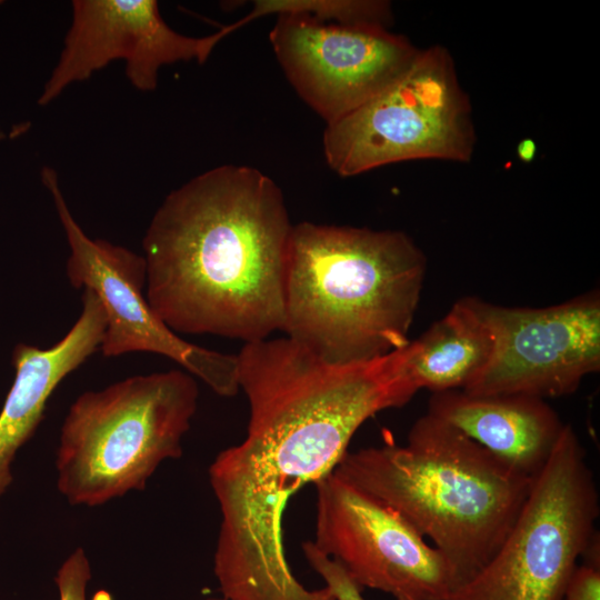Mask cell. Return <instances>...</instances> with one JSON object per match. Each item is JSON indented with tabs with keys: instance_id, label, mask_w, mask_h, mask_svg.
Here are the masks:
<instances>
[{
	"instance_id": "52a82bcc",
	"label": "cell",
	"mask_w": 600,
	"mask_h": 600,
	"mask_svg": "<svg viewBox=\"0 0 600 600\" xmlns=\"http://www.w3.org/2000/svg\"><path fill=\"white\" fill-rule=\"evenodd\" d=\"M322 142L328 166L341 177L410 160L469 162L476 146L472 107L449 50L419 49L383 91L327 124Z\"/></svg>"
},
{
	"instance_id": "ba28073f",
	"label": "cell",
	"mask_w": 600,
	"mask_h": 600,
	"mask_svg": "<svg viewBox=\"0 0 600 600\" xmlns=\"http://www.w3.org/2000/svg\"><path fill=\"white\" fill-rule=\"evenodd\" d=\"M64 231L70 256L67 277L78 289H90L102 303L106 330L100 344L104 357L151 352L177 362L221 397L239 391L237 354L209 350L183 340L152 310L142 289L143 256L102 239H91L73 218L61 192L58 173L41 170Z\"/></svg>"
},
{
	"instance_id": "3957f363",
	"label": "cell",
	"mask_w": 600,
	"mask_h": 600,
	"mask_svg": "<svg viewBox=\"0 0 600 600\" xmlns=\"http://www.w3.org/2000/svg\"><path fill=\"white\" fill-rule=\"evenodd\" d=\"M426 269L402 231L293 224L282 331L328 363L383 357L409 342Z\"/></svg>"
},
{
	"instance_id": "9a60e30c",
	"label": "cell",
	"mask_w": 600,
	"mask_h": 600,
	"mask_svg": "<svg viewBox=\"0 0 600 600\" xmlns=\"http://www.w3.org/2000/svg\"><path fill=\"white\" fill-rule=\"evenodd\" d=\"M482 304L478 298H461L419 339L408 342L407 370L419 390H462L484 371L494 339Z\"/></svg>"
},
{
	"instance_id": "5bb4252c",
	"label": "cell",
	"mask_w": 600,
	"mask_h": 600,
	"mask_svg": "<svg viewBox=\"0 0 600 600\" xmlns=\"http://www.w3.org/2000/svg\"><path fill=\"white\" fill-rule=\"evenodd\" d=\"M81 302L78 320L52 347L20 343L13 350L16 376L0 411V496L12 481L16 453L36 431L54 389L100 348L106 330L102 303L89 289H83Z\"/></svg>"
},
{
	"instance_id": "6da1fadb",
	"label": "cell",
	"mask_w": 600,
	"mask_h": 600,
	"mask_svg": "<svg viewBox=\"0 0 600 600\" xmlns=\"http://www.w3.org/2000/svg\"><path fill=\"white\" fill-rule=\"evenodd\" d=\"M238 382L250 417L242 442L221 451L209 479L221 511L213 571L230 600H336L309 590L287 561L290 497L332 473L356 431L419 391L404 347L360 363L332 364L287 338L244 343Z\"/></svg>"
},
{
	"instance_id": "ffe728a7",
	"label": "cell",
	"mask_w": 600,
	"mask_h": 600,
	"mask_svg": "<svg viewBox=\"0 0 600 600\" xmlns=\"http://www.w3.org/2000/svg\"><path fill=\"white\" fill-rule=\"evenodd\" d=\"M206 600H230V599H227V598L222 597V598H209V599H206Z\"/></svg>"
},
{
	"instance_id": "7a4b0ae2",
	"label": "cell",
	"mask_w": 600,
	"mask_h": 600,
	"mask_svg": "<svg viewBox=\"0 0 600 600\" xmlns=\"http://www.w3.org/2000/svg\"><path fill=\"white\" fill-rule=\"evenodd\" d=\"M291 224L260 170L222 164L171 191L142 241L152 310L174 332L268 339L284 323Z\"/></svg>"
},
{
	"instance_id": "e0dca14e",
	"label": "cell",
	"mask_w": 600,
	"mask_h": 600,
	"mask_svg": "<svg viewBox=\"0 0 600 600\" xmlns=\"http://www.w3.org/2000/svg\"><path fill=\"white\" fill-rule=\"evenodd\" d=\"M91 566L82 548L74 549L59 567L54 582L59 600H89L88 584L91 580ZM90 600H111L106 591H99Z\"/></svg>"
},
{
	"instance_id": "ac0fdd59",
	"label": "cell",
	"mask_w": 600,
	"mask_h": 600,
	"mask_svg": "<svg viewBox=\"0 0 600 600\" xmlns=\"http://www.w3.org/2000/svg\"><path fill=\"white\" fill-rule=\"evenodd\" d=\"M302 550L307 561L321 576L336 600H366L362 590L337 561L317 550L311 541H304Z\"/></svg>"
},
{
	"instance_id": "8fae6325",
	"label": "cell",
	"mask_w": 600,
	"mask_h": 600,
	"mask_svg": "<svg viewBox=\"0 0 600 600\" xmlns=\"http://www.w3.org/2000/svg\"><path fill=\"white\" fill-rule=\"evenodd\" d=\"M482 306L493 333V354L464 392L546 400L576 392L584 377L599 371V291L544 308L486 301Z\"/></svg>"
},
{
	"instance_id": "2e32d148",
	"label": "cell",
	"mask_w": 600,
	"mask_h": 600,
	"mask_svg": "<svg viewBox=\"0 0 600 600\" xmlns=\"http://www.w3.org/2000/svg\"><path fill=\"white\" fill-rule=\"evenodd\" d=\"M304 13L323 21L343 24H368L389 28L391 4L379 0H260L253 9L236 21L238 28L268 14Z\"/></svg>"
},
{
	"instance_id": "4fadbf2b",
	"label": "cell",
	"mask_w": 600,
	"mask_h": 600,
	"mask_svg": "<svg viewBox=\"0 0 600 600\" xmlns=\"http://www.w3.org/2000/svg\"><path fill=\"white\" fill-rule=\"evenodd\" d=\"M427 413L532 479L547 464L566 426L544 399L527 394L434 392Z\"/></svg>"
},
{
	"instance_id": "30bf717a",
	"label": "cell",
	"mask_w": 600,
	"mask_h": 600,
	"mask_svg": "<svg viewBox=\"0 0 600 600\" xmlns=\"http://www.w3.org/2000/svg\"><path fill=\"white\" fill-rule=\"evenodd\" d=\"M269 40L292 88L327 124L378 96L419 51L389 28L296 12L278 16Z\"/></svg>"
},
{
	"instance_id": "277c9868",
	"label": "cell",
	"mask_w": 600,
	"mask_h": 600,
	"mask_svg": "<svg viewBox=\"0 0 600 600\" xmlns=\"http://www.w3.org/2000/svg\"><path fill=\"white\" fill-rule=\"evenodd\" d=\"M333 473L432 541L451 566L457 588L496 553L534 479L429 413L412 424L404 446L347 451Z\"/></svg>"
},
{
	"instance_id": "5b68a950",
	"label": "cell",
	"mask_w": 600,
	"mask_h": 600,
	"mask_svg": "<svg viewBox=\"0 0 600 600\" xmlns=\"http://www.w3.org/2000/svg\"><path fill=\"white\" fill-rule=\"evenodd\" d=\"M198 397L194 377L176 369L80 394L60 431L59 492L70 504L97 507L144 489L161 462L181 457Z\"/></svg>"
},
{
	"instance_id": "7c38bea8",
	"label": "cell",
	"mask_w": 600,
	"mask_h": 600,
	"mask_svg": "<svg viewBox=\"0 0 600 600\" xmlns=\"http://www.w3.org/2000/svg\"><path fill=\"white\" fill-rule=\"evenodd\" d=\"M71 7V24L38 100L40 106L116 60L124 61L126 76L137 90L153 91L162 67L204 63L231 33L228 24L204 37L179 33L162 19L154 0H74Z\"/></svg>"
},
{
	"instance_id": "d6986e66",
	"label": "cell",
	"mask_w": 600,
	"mask_h": 600,
	"mask_svg": "<svg viewBox=\"0 0 600 600\" xmlns=\"http://www.w3.org/2000/svg\"><path fill=\"white\" fill-rule=\"evenodd\" d=\"M561 600H600V561L578 566Z\"/></svg>"
},
{
	"instance_id": "8992f818",
	"label": "cell",
	"mask_w": 600,
	"mask_h": 600,
	"mask_svg": "<svg viewBox=\"0 0 600 600\" xmlns=\"http://www.w3.org/2000/svg\"><path fill=\"white\" fill-rule=\"evenodd\" d=\"M599 493L570 424L492 558L447 600H561L598 537Z\"/></svg>"
},
{
	"instance_id": "9c48e42d",
	"label": "cell",
	"mask_w": 600,
	"mask_h": 600,
	"mask_svg": "<svg viewBox=\"0 0 600 600\" xmlns=\"http://www.w3.org/2000/svg\"><path fill=\"white\" fill-rule=\"evenodd\" d=\"M311 542L361 589L396 600H447L457 588L446 557L397 511L333 472L314 483Z\"/></svg>"
}]
</instances>
